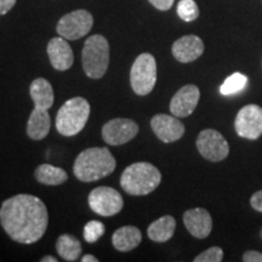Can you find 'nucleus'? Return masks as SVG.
<instances>
[{"label": "nucleus", "mask_w": 262, "mask_h": 262, "mask_svg": "<svg viewBox=\"0 0 262 262\" xmlns=\"http://www.w3.org/2000/svg\"><path fill=\"white\" fill-rule=\"evenodd\" d=\"M0 224L12 241L33 244L40 241L47 232L48 209L41 199L35 195H14L3 202Z\"/></svg>", "instance_id": "obj_1"}, {"label": "nucleus", "mask_w": 262, "mask_h": 262, "mask_svg": "<svg viewBox=\"0 0 262 262\" xmlns=\"http://www.w3.org/2000/svg\"><path fill=\"white\" fill-rule=\"evenodd\" d=\"M117 163L111 150L104 147L84 149L74 160L73 172L81 182H94L111 175Z\"/></svg>", "instance_id": "obj_2"}, {"label": "nucleus", "mask_w": 262, "mask_h": 262, "mask_svg": "<svg viewBox=\"0 0 262 262\" xmlns=\"http://www.w3.org/2000/svg\"><path fill=\"white\" fill-rule=\"evenodd\" d=\"M162 173L153 164L134 163L124 170L120 186L130 195H147L160 185Z\"/></svg>", "instance_id": "obj_3"}, {"label": "nucleus", "mask_w": 262, "mask_h": 262, "mask_svg": "<svg viewBox=\"0 0 262 262\" xmlns=\"http://www.w3.org/2000/svg\"><path fill=\"white\" fill-rule=\"evenodd\" d=\"M90 103L84 97H73L62 104L56 116V129L63 136H74L86 125Z\"/></svg>", "instance_id": "obj_4"}, {"label": "nucleus", "mask_w": 262, "mask_h": 262, "mask_svg": "<svg viewBox=\"0 0 262 262\" xmlns=\"http://www.w3.org/2000/svg\"><path fill=\"white\" fill-rule=\"evenodd\" d=\"M83 68L91 79L102 78L110 66V44L103 35L94 34L85 41L83 52Z\"/></svg>", "instance_id": "obj_5"}, {"label": "nucleus", "mask_w": 262, "mask_h": 262, "mask_svg": "<svg viewBox=\"0 0 262 262\" xmlns=\"http://www.w3.org/2000/svg\"><path fill=\"white\" fill-rule=\"evenodd\" d=\"M157 83V62L153 55L145 52L137 56L130 71V84L134 93L145 96L152 93Z\"/></svg>", "instance_id": "obj_6"}, {"label": "nucleus", "mask_w": 262, "mask_h": 262, "mask_svg": "<svg viewBox=\"0 0 262 262\" xmlns=\"http://www.w3.org/2000/svg\"><path fill=\"white\" fill-rule=\"evenodd\" d=\"M94 17L86 10H75L64 15L58 21L56 31L66 40H77L91 31Z\"/></svg>", "instance_id": "obj_7"}, {"label": "nucleus", "mask_w": 262, "mask_h": 262, "mask_svg": "<svg viewBox=\"0 0 262 262\" xmlns=\"http://www.w3.org/2000/svg\"><path fill=\"white\" fill-rule=\"evenodd\" d=\"M88 202H89L91 210L104 217L117 215L118 212L122 211L124 206L122 194L114 188L107 187V186L94 188L90 192Z\"/></svg>", "instance_id": "obj_8"}, {"label": "nucleus", "mask_w": 262, "mask_h": 262, "mask_svg": "<svg viewBox=\"0 0 262 262\" xmlns=\"http://www.w3.org/2000/svg\"><path fill=\"white\" fill-rule=\"evenodd\" d=\"M195 145L203 158L210 162H221L229 155L227 140L222 136V134L214 129L201 131V134L196 137Z\"/></svg>", "instance_id": "obj_9"}, {"label": "nucleus", "mask_w": 262, "mask_h": 262, "mask_svg": "<svg viewBox=\"0 0 262 262\" xmlns=\"http://www.w3.org/2000/svg\"><path fill=\"white\" fill-rule=\"evenodd\" d=\"M234 129L243 139L257 140L262 135V108L257 104L244 106L235 117Z\"/></svg>", "instance_id": "obj_10"}, {"label": "nucleus", "mask_w": 262, "mask_h": 262, "mask_svg": "<svg viewBox=\"0 0 262 262\" xmlns=\"http://www.w3.org/2000/svg\"><path fill=\"white\" fill-rule=\"evenodd\" d=\"M140 127L131 119L116 118L104 124L102 127L103 141L111 146L125 145L139 134Z\"/></svg>", "instance_id": "obj_11"}, {"label": "nucleus", "mask_w": 262, "mask_h": 262, "mask_svg": "<svg viewBox=\"0 0 262 262\" xmlns=\"http://www.w3.org/2000/svg\"><path fill=\"white\" fill-rule=\"evenodd\" d=\"M150 126L156 136L165 143L175 142L185 135V125L175 116L156 114L150 120Z\"/></svg>", "instance_id": "obj_12"}, {"label": "nucleus", "mask_w": 262, "mask_h": 262, "mask_svg": "<svg viewBox=\"0 0 262 262\" xmlns=\"http://www.w3.org/2000/svg\"><path fill=\"white\" fill-rule=\"evenodd\" d=\"M201 91L198 86L188 84L182 86L178 93L173 95L170 102V112L178 118H186L194 112L198 106Z\"/></svg>", "instance_id": "obj_13"}, {"label": "nucleus", "mask_w": 262, "mask_h": 262, "mask_svg": "<svg viewBox=\"0 0 262 262\" xmlns=\"http://www.w3.org/2000/svg\"><path fill=\"white\" fill-rule=\"evenodd\" d=\"M183 224L194 238L204 239L211 233L212 219L208 210L203 208L189 209L183 214Z\"/></svg>", "instance_id": "obj_14"}, {"label": "nucleus", "mask_w": 262, "mask_h": 262, "mask_svg": "<svg viewBox=\"0 0 262 262\" xmlns=\"http://www.w3.org/2000/svg\"><path fill=\"white\" fill-rule=\"evenodd\" d=\"M171 51L179 62L189 63L202 56L204 52V42L196 35H185L173 42Z\"/></svg>", "instance_id": "obj_15"}, {"label": "nucleus", "mask_w": 262, "mask_h": 262, "mask_svg": "<svg viewBox=\"0 0 262 262\" xmlns=\"http://www.w3.org/2000/svg\"><path fill=\"white\" fill-rule=\"evenodd\" d=\"M48 56L52 67L56 71H68L73 66L74 56L71 45L64 38H52L48 44Z\"/></svg>", "instance_id": "obj_16"}, {"label": "nucleus", "mask_w": 262, "mask_h": 262, "mask_svg": "<svg viewBox=\"0 0 262 262\" xmlns=\"http://www.w3.org/2000/svg\"><path fill=\"white\" fill-rule=\"evenodd\" d=\"M51 127V118L48 110L34 107L27 123V135L34 141L44 140Z\"/></svg>", "instance_id": "obj_17"}, {"label": "nucleus", "mask_w": 262, "mask_h": 262, "mask_svg": "<svg viewBox=\"0 0 262 262\" xmlns=\"http://www.w3.org/2000/svg\"><path fill=\"white\" fill-rule=\"evenodd\" d=\"M141 241H142V234L135 226H123L118 228L112 235L113 247L123 253L134 250L139 247Z\"/></svg>", "instance_id": "obj_18"}, {"label": "nucleus", "mask_w": 262, "mask_h": 262, "mask_svg": "<svg viewBox=\"0 0 262 262\" xmlns=\"http://www.w3.org/2000/svg\"><path fill=\"white\" fill-rule=\"evenodd\" d=\"M29 94H31L34 107L49 111L54 104V89L51 84L44 78H37L32 81L29 86Z\"/></svg>", "instance_id": "obj_19"}, {"label": "nucleus", "mask_w": 262, "mask_h": 262, "mask_svg": "<svg viewBox=\"0 0 262 262\" xmlns=\"http://www.w3.org/2000/svg\"><path fill=\"white\" fill-rule=\"evenodd\" d=\"M175 219L170 215H165L149 225L148 229H147V234H148L150 241L156 242V243H165L172 238L173 233H175Z\"/></svg>", "instance_id": "obj_20"}, {"label": "nucleus", "mask_w": 262, "mask_h": 262, "mask_svg": "<svg viewBox=\"0 0 262 262\" xmlns=\"http://www.w3.org/2000/svg\"><path fill=\"white\" fill-rule=\"evenodd\" d=\"M35 179L38 182L47 186H58L68 180L67 172L63 169L50 164H41L35 169Z\"/></svg>", "instance_id": "obj_21"}, {"label": "nucleus", "mask_w": 262, "mask_h": 262, "mask_svg": "<svg viewBox=\"0 0 262 262\" xmlns=\"http://www.w3.org/2000/svg\"><path fill=\"white\" fill-rule=\"evenodd\" d=\"M56 250L64 261H77L81 255V243L74 235L62 234L58 237Z\"/></svg>", "instance_id": "obj_22"}, {"label": "nucleus", "mask_w": 262, "mask_h": 262, "mask_svg": "<svg viewBox=\"0 0 262 262\" xmlns=\"http://www.w3.org/2000/svg\"><path fill=\"white\" fill-rule=\"evenodd\" d=\"M248 83V77L242 73H233L229 75L227 79L225 80V83L221 85L220 93L225 96L228 95L237 94L239 91H242L245 88V85Z\"/></svg>", "instance_id": "obj_23"}, {"label": "nucleus", "mask_w": 262, "mask_h": 262, "mask_svg": "<svg viewBox=\"0 0 262 262\" xmlns=\"http://www.w3.org/2000/svg\"><path fill=\"white\" fill-rule=\"evenodd\" d=\"M179 17L185 22H192L198 18L199 8L194 0H180L178 4Z\"/></svg>", "instance_id": "obj_24"}, {"label": "nucleus", "mask_w": 262, "mask_h": 262, "mask_svg": "<svg viewBox=\"0 0 262 262\" xmlns=\"http://www.w3.org/2000/svg\"><path fill=\"white\" fill-rule=\"evenodd\" d=\"M84 238L88 243H95L104 234V225L100 221H90L84 227Z\"/></svg>", "instance_id": "obj_25"}, {"label": "nucleus", "mask_w": 262, "mask_h": 262, "mask_svg": "<svg viewBox=\"0 0 262 262\" xmlns=\"http://www.w3.org/2000/svg\"><path fill=\"white\" fill-rule=\"evenodd\" d=\"M224 260V250L220 247H211L199 254L194 262H221Z\"/></svg>", "instance_id": "obj_26"}, {"label": "nucleus", "mask_w": 262, "mask_h": 262, "mask_svg": "<svg viewBox=\"0 0 262 262\" xmlns=\"http://www.w3.org/2000/svg\"><path fill=\"white\" fill-rule=\"evenodd\" d=\"M250 205L254 210L262 212V189L255 192L250 198Z\"/></svg>", "instance_id": "obj_27"}, {"label": "nucleus", "mask_w": 262, "mask_h": 262, "mask_svg": "<svg viewBox=\"0 0 262 262\" xmlns=\"http://www.w3.org/2000/svg\"><path fill=\"white\" fill-rule=\"evenodd\" d=\"M148 2L160 11H168L173 5V0H148Z\"/></svg>", "instance_id": "obj_28"}, {"label": "nucleus", "mask_w": 262, "mask_h": 262, "mask_svg": "<svg viewBox=\"0 0 262 262\" xmlns=\"http://www.w3.org/2000/svg\"><path fill=\"white\" fill-rule=\"evenodd\" d=\"M244 262H262V254L255 250H248L243 255Z\"/></svg>", "instance_id": "obj_29"}, {"label": "nucleus", "mask_w": 262, "mask_h": 262, "mask_svg": "<svg viewBox=\"0 0 262 262\" xmlns=\"http://www.w3.org/2000/svg\"><path fill=\"white\" fill-rule=\"evenodd\" d=\"M17 0H0V16L6 15L14 8Z\"/></svg>", "instance_id": "obj_30"}, {"label": "nucleus", "mask_w": 262, "mask_h": 262, "mask_svg": "<svg viewBox=\"0 0 262 262\" xmlns=\"http://www.w3.org/2000/svg\"><path fill=\"white\" fill-rule=\"evenodd\" d=\"M81 262H98V258H96L94 255H84L81 257Z\"/></svg>", "instance_id": "obj_31"}, {"label": "nucleus", "mask_w": 262, "mask_h": 262, "mask_svg": "<svg viewBox=\"0 0 262 262\" xmlns=\"http://www.w3.org/2000/svg\"><path fill=\"white\" fill-rule=\"evenodd\" d=\"M40 261L41 262H57L56 258L52 257V256H44Z\"/></svg>", "instance_id": "obj_32"}, {"label": "nucleus", "mask_w": 262, "mask_h": 262, "mask_svg": "<svg viewBox=\"0 0 262 262\" xmlns=\"http://www.w3.org/2000/svg\"><path fill=\"white\" fill-rule=\"evenodd\" d=\"M261 237H262V228H261Z\"/></svg>", "instance_id": "obj_33"}]
</instances>
